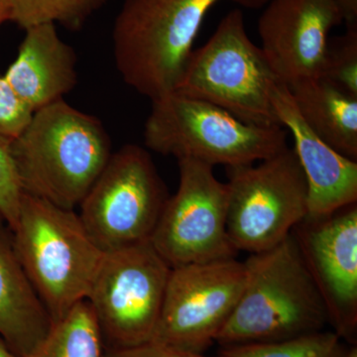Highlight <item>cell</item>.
Wrapping results in <instances>:
<instances>
[{
	"instance_id": "1",
	"label": "cell",
	"mask_w": 357,
	"mask_h": 357,
	"mask_svg": "<svg viewBox=\"0 0 357 357\" xmlns=\"http://www.w3.org/2000/svg\"><path fill=\"white\" fill-rule=\"evenodd\" d=\"M23 192L74 210L112 156V141L98 117L65 100L37 110L10 139Z\"/></svg>"
},
{
	"instance_id": "2",
	"label": "cell",
	"mask_w": 357,
	"mask_h": 357,
	"mask_svg": "<svg viewBox=\"0 0 357 357\" xmlns=\"http://www.w3.org/2000/svg\"><path fill=\"white\" fill-rule=\"evenodd\" d=\"M243 262V292L215 344H271L325 331V304L291 234Z\"/></svg>"
},
{
	"instance_id": "3",
	"label": "cell",
	"mask_w": 357,
	"mask_h": 357,
	"mask_svg": "<svg viewBox=\"0 0 357 357\" xmlns=\"http://www.w3.org/2000/svg\"><path fill=\"white\" fill-rule=\"evenodd\" d=\"M220 0H124L112 47L124 83L155 100L176 91L204 17ZM260 7L269 0H232Z\"/></svg>"
},
{
	"instance_id": "4",
	"label": "cell",
	"mask_w": 357,
	"mask_h": 357,
	"mask_svg": "<svg viewBox=\"0 0 357 357\" xmlns=\"http://www.w3.org/2000/svg\"><path fill=\"white\" fill-rule=\"evenodd\" d=\"M11 236L20 264L58 323L88 297L105 252L74 210L26 192Z\"/></svg>"
},
{
	"instance_id": "5",
	"label": "cell",
	"mask_w": 357,
	"mask_h": 357,
	"mask_svg": "<svg viewBox=\"0 0 357 357\" xmlns=\"http://www.w3.org/2000/svg\"><path fill=\"white\" fill-rule=\"evenodd\" d=\"M287 131L237 119L213 103L174 93L152 100L144 126L148 149L215 167L249 165L287 148Z\"/></svg>"
},
{
	"instance_id": "6",
	"label": "cell",
	"mask_w": 357,
	"mask_h": 357,
	"mask_svg": "<svg viewBox=\"0 0 357 357\" xmlns=\"http://www.w3.org/2000/svg\"><path fill=\"white\" fill-rule=\"evenodd\" d=\"M279 83L261 48L249 38L243 11L234 9L192 52L175 93L213 103L248 123L275 128L281 126L272 89Z\"/></svg>"
},
{
	"instance_id": "7",
	"label": "cell",
	"mask_w": 357,
	"mask_h": 357,
	"mask_svg": "<svg viewBox=\"0 0 357 357\" xmlns=\"http://www.w3.org/2000/svg\"><path fill=\"white\" fill-rule=\"evenodd\" d=\"M255 164L225 168L227 234L249 255L278 245L307 215V180L295 150Z\"/></svg>"
},
{
	"instance_id": "8",
	"label": "cell",
	"mask_w": 357,
	"mask_h": 357,
	"mask_svg": "<svg viewBox=\"0 0 357 357\" xmlns=\"http://www.w3.org/2000/svg\"><path fill=\"white\" fill-rule=\"evenodd\" d=\"M168 198L149 152L124 145L79 204V217L98 248L110 252L150 241Z\"/></svg>"
},
{
	"instance_id": "9",
	"label": "cell",
	"mask_w": 357,
	"mask_h": 357,
	"mask_svg": "<svg viewBox=\"0 0 357 357\" xmlns=\"http://www.w3.org/2000/svg\"><path fill=\"white\" fill-rule=\"evenodd\" d=\"M171 269L150 241L103 255L86 300L105 349L151 340Z\"/></svg>"
},
{
	"instance_id": "10",
	"label": "cell",
	"mask_w": 357,
	"mask_h": 357,
	"mask_svg": "<svg viewBox=\"0 0 357 357\" xmlns=\"http://www.w3.org/2000/svg\"><path fill=\"white\" fill-rule=\"evenodd\" d=\"M177 192L167 199L150 243L171 268L236 258L227 229L225 183L213 167L178 159Z\"/></svg>"
},
{
	"instance_id": "11",
	"label": "cell",
	"mask_w": 357,
	"mask_h": 357,
	"mask_svg": "<svg viewBox=\"0 0 357 357\" xmlns=\"http://www.w3.org/2000/svg\"><path fill=\"white\" fill-rule=\"evenodd\" d=\"M245 281L236 258L174 267L150 342L204 354L227 323Z\"/></svg>"
},
{
	"instance_id": "12",
	"label": "cell",
	"mask_w": 357,
	"mask_h": 357,
	"mask_svg": "<svg viewBox=\"0 0 357 357\" xmlns=\"http://www.w3.org/2000/svg\"><path fill=\"white\" fill-rule=\"evenodd\" d=\"M291 236L333 332L347 344H357V203L323 217L306 215Z\"/></svg>"
},
{
	"instance_id": "13",
	"label": "cell",
	"mask_w": 357,
	"mask_h": 357,
	"mask_svg": "<svg viewBox=\"0 0 357 357\" xmlns=\"http://www.w3.org/2000/svg\"><path fill=\"white\" fill-rule=\"evenodd\" d=\"M342 22L335 0H269L258 20L260 48L281 83L319 77L330 32Z\"/></svg>"
},
{
	"instance_id": "14",
	"label": "cell",
	"mask_w": 357,
	"mask_h": 357,
	"mask_svg": "<svg viewBox=\"0 0 357 357\" xmlns=\"http://www.w3.org/2000/svg\"><path fill=\"white\" fill-rule=\"evenodd\" d=\"M272 102L282 128L292 133L296 155L307 184V217H323L357 203V161L328 146L298 112L285 84L272 89Z\"/></svg>"
},
{
	"instance_id": "15",
	"label": "cell",
	"mask_w": 357,
	"mask_h": 357,
	"mask_svg": "<svg viewBox=\"0 0 357 357\" xmlns=\"http://www.w3.org/2000/svg\"><path fill=\"white\" fill-rule=\"evenodd\" d=\"M77 55L61 38L57 25L44 23L25 29L7 81L34 114L64 100L77 84Z\"/></svg>"
},
{
	"instance_id": "16",
	"label": "cell",
	"mask_w": 357,
	"mask_h": 357,
	"mask_svg": "<svg viewBox=\"0 0 357 357\" xmlns=\"http://www.w3.org/2000/svg\"><path fill=\"white\" fill-rule=\"evenodd\" d=\"M10 234L0 222V337L14 354L26 357L48 335L53 321L16 256Z\"/></svg>"
},
{
	"instance_id": "17",
	"label": "cell",
	"mask_w": 357,
	"mask_h": 357,
	"mask_svg": "<svg viewBox=\"0 0 357 357\" xmlns=\"http://www.w3.org/2000/svg\"><path fill=\"white\" fill-rule=\"evenodd\" d=\"M287 88L310 129L338 153L357 161V98L319 77Z\"/></svg>"
},
{
	"instance_id": "18",
	"label": "cell",
	"mask_w": 357,
	"mask_h": 357,
	"mask_svg": "<svg viewBox=\"0 0 357 357\" xmlns=\"http://www.w3.org/2000/svg\"><path fill=\"white\" fill-rule=\"evenodd\" d=\"M103 351L98 321L88 300H84L54 324L43 342L26 357H102Z\"/></svg>"
},
{
	"instance_id": "19",
	"label": "cell",
	"mask_w": 357,
	"mask_h": 357,
	"mask_svg": "<svg viewBox=\"0 0 357 357\" xmlns=\"http://www.w3.org/2000/svg\"><path fill=\"white\" fill-rule=\"evenodd\" d=\"M222 357H357V344H347L331 331L271 344L220 347Z\"/></svg>"
},
{
	"instance_id": "20",
	"label": "cell",
	"mask_w": 357,
	"mask_h": 357,
	"mask_svg": "<svg viewBox=\"0 0 357 357\" xmlns=\"http://www.w3.org/2000/svg\"><path fill=\"white\" fill-rule=\"evenodd\" d=\"M107 0H13V20L23 29L53 23L72 31L83 27Z\"/></svg>"
},
{
	"instance_id": "21",
	"label": "cell",
	"mask_w": 357,
	"mask_h": 357,
	"mask_svg": "<svg viewBox=\"0 0 357 357\" xmlns=\"http://www.w3.org/2000/svg\"><path fill=\"white\" fill-rule=\"evenodd\" d=\"M319 77L357 98V25L328 39Z\"/></svg>"
},
{
	"instance_id": "22",
	"label": "cell",
	"mask_w": 357,
	"mask_h": 357,
	"mask_svg": "<svg viewBox=\"0 0 357 357\" xmlns=\"http://www.w3.org/2000/svg\"><path fill=\"white\" fill-rule=\"evenodd\" d=\"M23 190L10 150V139L0 135V217L13 230L20 215Z\"/></svg>"
},
{
	"instance_id": "23",
	"label": "cell",
	"mask_w": 357,
	"mask_h": 357,
	"mask_svg": "<svg viewBox=\"0 0 357 357\" xmlns=\"http://www.w3.org/2000/svg\"><path fill=\"white\" fill-rule=\"evenodd\" d=\"M32 114L6 76L0 75V135L13 139L24 130Z\"/></svg>"
},
{
	"instance_id": "24",
	"label": "cell",
	"mask_w": 357,
	"mask_h": 357,
	"mask_svg": "<svg viewBox=\"0 0 357 357\" xmlns=\"http://www.w3.org/2000/svg\"><path fill=\"white\" fill-rule=\"evenodd\" d=\"M102 357H211L204 354L178 351L167 345L148 342L124 349H105ZM213 357H222L220 356Z\"/></svg>"
},
{
	"instance_id": "25",
	"label": "cell",
	"mask_w": 357,
	"mask_h": 357,
	"mask_svg": "<svg viewBox=\"0 0 357 357\" xmlns=\"http://www.w3.org/2000/svg\"><path fill=\"white\" fill-rule=\"evenodd\" d=\"M344 14L347 26L357 25V0H335Z\"/></svg>"
},
{
	"instance_id": "26",
	"label": "cell",
	"mask_w": 357,
	"mask_h": 357,
	"mask_svg": "<svg viewBox=\"0 0 357 357\" xmlns=\"http://www.w3.org/2000/svg\"><path fill=\"white\" fill-rule=\"evenodd\" d=\"M13 20V0H0V26Z\"/></svg>"
},
{
	"instance_id": "27",
	"label": "cell",
	"mask_w": 357,
	"mask_h": 357,
	"mask_svg": "<svg viewBox=\"0 0 357 357\" xmlns=\"http://www.w3.org/2000/svg\"><path fill=\"white\" fill-rule=\"evenodd\" d=\"M0 357H18L7 347L6 342L0 337Z\"/></svg>"
}]
</instances>
